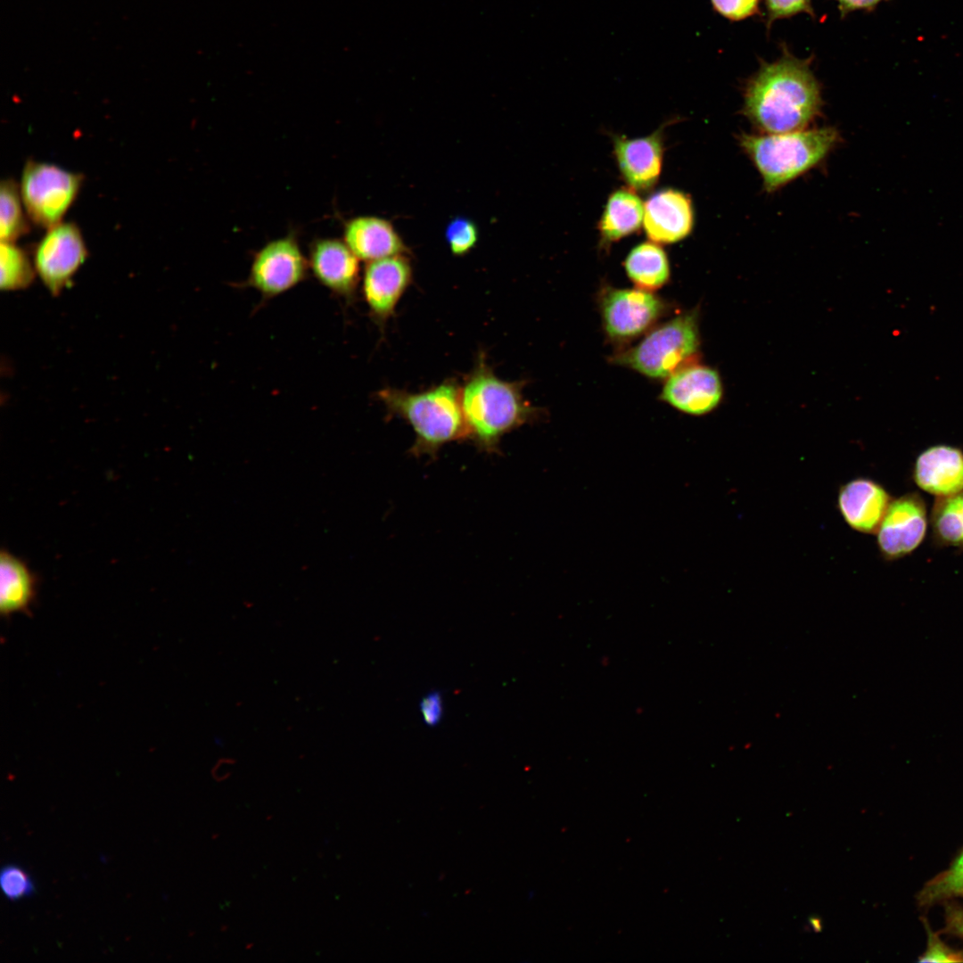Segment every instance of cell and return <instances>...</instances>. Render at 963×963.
I'll return each instance as SVG.
<instances>
[{
	"mask_svg": "<svg viewBox=\"0 0 963 963\" xmlns=\"http://www.w3.org/2000/svg\"><path fill=\"white\" fill-rule=\"evenodd\" d=\"M820 86L807 60L786 51L777 61L763 62L749 80L743 112L767 134L804 129L820 113Z\"/></svg>",
	"mask_w": 963,
	"mask_h": 963,
	"instance_id": "6da1fadb",
	"label": "cell"
},
{
	"mask_svg": "<svg viewBox=\"0 0 963 963\" xmlns=\"http://www.w3.org/2000/svg\"><path fill=\"white\" fill-rule=\"evenodd\" d=\"M523 386L498 377L485 355L479 354L460 387V401L469 439L480 450L498 452L506 433L540 416L523 398Z\"/></svg>",
	"mask_w": 963,
	"mask_h": 963,
	"instance_id": "7a4b0ae2",
	"label": "cell"
},
{
	"mask_svg": "<svg viewBox=\"0 0 963 963\" xmlns=\"http://www.w3.org/2000/svg\"><path fill=\"white\" fill-rule=\"evenodd\" d=\"M387 414L405 420L416 439L409 449L415 457H434L446 444L469 439L460 386L455 380L420 392L386 388L378 392Z\"/></svg>",
	"mask_w": 963,
	"mask_h": 963,
	"instance_id": "3957f363",
	"label": "cell"
},
{
	"mask_svg": "<svg viewBox=\"0 0 963 963\" xmlns=\"http://www.w3.org/2000/svg\"><path fill=\"white\" fill-rule=\"evenodd\" d=\"M839 141L834 128L740 136V145L772 193L819 165Z\"/></svg>",
	"mask_w": 963,
	"mask_h": 963,
	"instance_id": "277c9868",
	"label": "cell"
},
{
	"mask_svg": "<svg viewBox=\"0 0 963 963\" xmlns=\"http://www.w3.org/2000/svg\"><path fill=\"white\" fill-rule=\"evenodd\" d=\"M698 316L696 309L689 310L653 327L638 343L617 351L611 362L650 379L665 380L696 358L700 346Z\"/></svg>",
	"mask_w": 963,
	"mask_h": 963,
	"instance_id": "5b68a950",
	"label": "cell"
},
{
	"mask_svg": "<svg viewBox=\"0 0 963 963\" xmlns=\"http://www.w3.org/2000/svg\"><path fill=\"white\" fill-rule=\"evenodd\" d=\"M82 182L80 174L54 164L28 160L20 185L28 218L47 229L61 223L76 200Z\"/></svg>",
	"mask_w": 963,
	"mask_h": 963,
	"instance_id": "8992f818",
	"label": "cell"
},
{
	"mask_svg": "<svg viewBox=\"0 0 963 963\" xmlns=\"http://www.w3.org/2000/svg\"><path fill=\"white\" fill-rule=\"evenodd\" d=\"M598 307L606 338L621 345L650 331L671 305L651 291L604 285L598 293Z\"/></svg>",
	"mask_w": 963,
	"mask_h": 963,
	"instance_id": "52a82bcc",
	"label": "cell"
},
{
	"mask_svg": "<svg viewBox=\"0 0 963 963\" xmlns=\"http://www.w3.org/2000/svg\"><path fill=\"white\" fill-rule=\"evenodd\" d=\"M309 269L297 241L283 237L268 243L255 254L249 276L240 286L252 288L268 300L303 282Z\"/></svg>",
	"mask_w": 963,
	"mask_h": 963,
	"instance_id": "ba28073f",
	"label": "cell"
},
{
	"mask_svg": "<svg viewBox=\"0 0 963 963\" xmlns=\"http://www.w3.org/2000/svg\"><path fill=\"white\" fill-rule=\"evenodd\" d=\"M87 255L79 227L72 222H61L48 228L36 245L33 265L45 288L58 295L71 284Z\"/></svg>",
	"mask_w": 963,
	"mask_h": 963,
	"instance_id": "9c48e42d",
	"label": "cell"
},
{
	"mask_svg": "<svg viewBox=\"0 0 963 963\" xmlns=\"http://www.w3.org/2000/svg\"><path fill=\"white\" fill-rule=\"evenodd\" d=\"M928 515L924 498L909 492L892 499L877 530V547L882 556L893 561L910 555L924 541Z\"/></svg>",
	"mask_w": 963,
	"mask_h": 963,
	"instance_id": "30bf717a",
	"label": "cell"
},
{
	"mask_svg": "<svg viewBox=\"0 0 963 963\" xmlns=\"http://www.w3.org/2000/svg\"><path fill=\"white\" fill-rule=\"evenodd\" d=\"M413 280L411 262L406 254L367 262L362 279V293L372 319L381 327L395 313L397 305Z\"/></svg>",
	"mask_w": 963,
	"mask_h": 963,
	"instance_id": "8fae6325",
	"label": "cell"
},
{
	"mask_svg": "<svg viewBox=\"0 0 963 963\" xmlns=\"http://www.w3.org/2000/svg\"><path fill=\"white\" fill-rule=\"evenodd\" d=\"M721 396L717 371L692 363L664 380L660 399L680 412L701 416L713 410Z\"/></svg>",
	"mask_w": 963,
	"mask_h": 963,
	"instance_id": "7c38bea8",
	"label": "cell"
},
{
	"mask_svg": "<svg viewBox=\"0 0 963 963\" xmlns=\"http://www.w3.org/2000/svg\"><path fill=\"white\" fill-rule=\"evenodd\" d=\"M359 260L344 241L333 238L313 243L308 259L315 278L348 302L355 299L359 284Z\"/></svg>",
	"mask_w": 963,
	"mask_h": 963,
	"instance_id": "4fadbf2b",
	"label": "cell"
},
{
	"mask_svg": "<svg viewBox=\"0 0 963 963\" xmlns=\"http://www.w3.org/2000/svg\"><path fill=\"white\" fill-rule=\"evenodd\" d=\"M643 225L652 242L673 243L683 240L694 226L690 198L674 189L655 193L645 203Z\"/></svg>",
	"mask_w": 963,
	"mask_h": 963,
	"instance_id": "5bb4252c",
	"label": "cell"
},
{
	"mask_svg": "<svg viewBox=\"0 0 963 963\" xmlns=\"http://www.w3.org/2000/svg\"><path fill=\"white\" fill-rule=\"evenodd\" d=\"M662 129L641 138L613 136V153L626 183L633 190L646 191L659 179L663 144Z\"/></svg>",
	"mask_w": 963,
	"mask_h": 963,
	"instance_id": "9a60e30c",
	"label": "cell"
},
{
	"mask_svg": "<svg viewBox=\"0 0 963 963\" xmlns=\"http://www.w3.org/2000/svg\"><path fill=\"white\" fill-rule=\"evenodd\" d=\"M892 499L881 484L860 477L840 487L837 507L852 529L873 534L877 531Z\"/></svg>",
	"mask_w": 963,
	"mask_h": 963,
	"instance_id": "2e32d148",
	"label": "cell"
},
{
	"mask_svg": "<svg viewBox=\"0 0 963 963\" xmlns=\"http://www.w3.org/2000/svg\"><path fill=\"white\" fill-rule=\"evenodd\" d=\"M912 479L922 490L947 497L963 490V450L937 444L923 450L916 458Z\"/></svg>",
	"mask_w": 963,
	"mask_h": 963,
	"instance_id": "e0dca14e",
	"label": "cell"
},
{
	"mask_svg": "<svg viewBox=\"0 0 963 963\" xmlns=\"http://www.w3.org/2000/svg\"><path fill=\"white\" fill-rule=\"evenodd\" d=\"M343 235L350 249L366 263L409 251L394 226L380 217H356L347 222Z\"/></svg>",
	"mask_w": 963,
	"mask_h": 963,
	"instance_id": "ac0fdd59",
	"label": "cell"
},
{
	"mask_svg": "<svg viewBox=\"0 0 963 963\" xmlns=\"http://www.w3.org/2000/svg\"><path fill=\"white\" fill-rule=\"evenodd\" d=\"M0 610L3 616L30 612L37 594V578L29 565L8 550L0 555Z\"/></svg>",
	"mask_w": 963,
	"mask_h": 963,
	"instance_id": "d6986e66",
	"label": "cell"
},
{
	"mask_svg": "<svg viewBox=\"0 0 963 963\" xmlns=\"http://www.w3.org/2000/svg\"><path fill=\"white\" fill-rule=\"evenodd\" d=\"M645 204L631 188H621L608 198L598 229L604 243H611L638 230L644 219Z\"/></svg>",
	"mask_w": 963,
	"mask_h": 963,
	"instance_id": "ffe728a7",
	"label": "cell"
},
{
	"mask_svg": "<svg viewBox=\"0 0 963 963\" xmlns=\"http://www.w3.org/2000/svg\"><path fill=\"white\" fill-rule=\"evenodd\" d=\"M624 268L630 280L640 289L654 291L665 285L671 276L665 251L654 242L636 245L628 254Z\"/></svg>",
	"mask_w": 963,
	"mask_h": 963,
	"instance_id": "44dd1931",
	"label": "cell"
},
{
	"mask_svg": "<svg viewBox=\"0 0 963 963\" xmlns=\"http://www.w3.org/2000/svg\"><path fill=\"white\" fill-rule=\"evenodd\" d=\"M930 524L933 541L937 546L963 549V490L935 498Z\"/></svg>",
	"mask_w": 963,
	"mask_h": 963,
	"instance_id": "7402d4cb",
	"label": "cell"
},
{
	"mask_svg": "<svg viewBox=\"0 0 963 963\" xmlns=\"http://www.w3.org/2000/svg\"><path fill=\"white\" fill-rule=\"evenodd\" d=\"M954 898H963V847L946 870L923 886L917 895V901L920 908L927 909Z\"/></svg>",
	"mask_w": 963,
	"mask_h": 963,
	"instance_id": "603a6c76",
	"label": "cell"
},
{
	"mask_svg": "<svg viewBox=\"0 0 963 963\" xmlns=\"http://www.w3.org/2000/svg\"><path fill=\"white\" fill-rule=\"evenodd\" d=\"M20 188L12 179H4L0 186V238L1 242L15 243L29 231L23 213Z\"/></svg>",
	"mask_w": 963,
	"mask_h": 963,
	"instance_id": "cb8c5ba5",
	"label": "cell"
},
{
	"mask_svg": "<svg viewBox=\"0 0 963 963\" xmlns=\"http://www.w3.org/2000/svg\"><path fill=\"white\" fill-rule=\"evenodd\" d=\"M0 262L2 290L24 289L31 284L37 275L27 253L15 243L1 242Z\"/></svg>",
	"mask_w": 963,
	"mask_h": 963,
	"instance_id": "d4e9b609",
	"label": "cell"
},
{
	"mask_svg": "<svg viewBox=\"0 0 963 963\" xmlns=\"http://www.w3.org/2000/svg\"><path fill=\"white\" fill-rule=\"evenodd\" d=\"M445 238L452 254L465 256L476 245L479 230L476 224L465 217L450 220L445 230Z\"/></svg>",
	"mask_w": 963,
	"mask_h": 963,
	"instance_id": "484cf974",
	"label": "cell"
},
{
	"mask_svg": "<svg viewBox=\"0 0 963 963\" xmlns=\"http://www.w3.org/2000/svg\"><path fill=\"white\" fill-rule=\"evenodd\" d=\"M922 922L927 941L926 951L918 959L919 962H963V949L949 946L932 930L926 918H922Z\"/></svg>",
	"mask_w": 963,
	"mask_h": 963,
	"instance_id": "4316f807",
	"label": "cell"
},
{
	"mask_svg": "<svg viewBox=\"0 0 963 963\" xmlns=\"http://www.w3.org/2000/svg\"><path fill=\"white\" fill-rule=\"evenodd\" d=\"M0 885L5 897L15 901L30 895L34 885L29 875L15 865H7L2 868Z\"/></svg>",
	"mask_w": 963,
	"mask_h": 963,
	"instance_id": "83f0119b",
	"label": "cell"
},
{
	"mask_svg": "<svg viewBox=\"0 0 963 963\" xmlns=\"http://www.w3.org/2000/svg\"><path fill=\"white\" fill-rule=\"evenodd\" d=\"M713 8L722 16L739 21L754 14L759 0H711Z\"/></svg>",
	"mask_w": 963,
	"mask_h": 963,
	"instance_id": "f1b7e54d",
	"label": "cell"
},
{
	"mask_svg": "<svg viewBox=\"0 0 963 963\" xmlns=\"http://www.w3.org/2000/svg\"><path fill=\"white\" fill-rule=\"evenodd\" d=\"M765 2L769 23L776 19L789 17L799 12H807L811 15L813 13L811 0H765Z\"/></svg>",
	"mask_w": 963,
	"mask_h": 963,
	"instance_id": "f546056e",
	"label": "cell"
},
{
	"mask_svg": "<svg viewBox=\"0 0 963 963\" xmlns=\"http://www.w3.org/2000/svg\"><path fill=\"white\" fill-rule=\"evenodd\" d=\"M420 712L424 722L429 727L436 726L443 715V701L439 691L427 693L420 702Z\"/></svg>",
	"mask_w": 963,
	"mask_h": 963,
	"instance_id": "4dcf8cb0",
	"label": "cell"
},
{
	"mask_svg": "<svg viewBox=\"0 0 963 963\" xmlns=\"http://www.w3.org/2000/svg\"><path fill=\"white\" fill-rule=\"evenodd\" d=\"M943 934L963 939V907L956 902L945 901Z\"/></svg>",
	"mask_w": 963,
	"mask_h": 963,
	"instance_id": "1f68e13d",
	"label": "cell"
},
{
	"mask_svg": "<svg viewBox=\"0 0 963 963\" xmlns=\"http://www.w3.org/2000/svg\"><path fill=\"white\" fill-rule=\"evenodd\" d=\"M882 0H837L844 14L860 9H871Z\"/></svg>",
	"mask_w": 963,
	"mask_h": 963,
	"instance_id": "d6a6232c",
	"label": "cell"
},
{
	"mask_svg": "<svg viewBox=\"0 0 963 963\" xmlns=\"http://www.w3.org/2000/svg\"><path fill=\"white\" fill-rule=\"evenodd\" d=\"M234 763L235 761L230 759L220 760L212 771L214 778L218 781L227 778L231 774Z\"/></svg>",
	"mask_w": 963,
	"mask_h": 963,
	"instance_id": "836d02e7",
	"label": "cell"
},
{
	"mask_svg": "<svg viewBox=\"0 0 963 963\" xmlns=\"http://www.w3.org/2000/svg\"><path fill=\"white\" fill-rule=\"evenodd\" d=\"M811 927L816 931H820L821 925L819 919L812 918L811 920Z\"/></svg>",
	"mask_w": 963,
	"mask_h": 963,
	"instance_id": "e575fe53",
	"label": "cell"
}]
</instances>
